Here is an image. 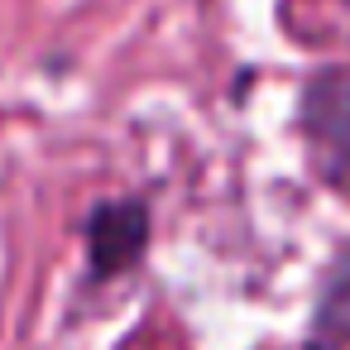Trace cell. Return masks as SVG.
<instances>
[{
    "label": "cell",
    "mask_w": 350,
    "mask_h": 350,
    "mask_svg": "<svg viewBox=\"0 0 350 350\" xmlns=\"http://www.w3.org/2000/svg\"><path fill=\"white\" fill-rule=\"evenodd\" d=\"M302 130L317 168L350 187V68H326L302 87Z\"/></svg>",
    "instance_id": "1"
},
{
    "label": "cell",
    "mask_w": 350,
    "mask_h": 350,
    "mask_svg": "<svg viewBox=\"0 0 350 350\" xmlns=\"http://www.w3.org/2000/svg\"><path fill=\"white\" fill-rule=\"evenodd\" d=\"M144 245H149V206L139 197L101 202L87 216V254H92L96 278H116V273L135 269Z\"/></svg>",
    "instance_id": "2"
},
{
    "label": "cell",
    "mask_w": 350,
    "mask_h": 350,
    "mask_svg": "<svg viewBox=\"0 0 350 350\" xmlns=\"http://www.w3.org/2000/svg\"><path fill=\"white\" fill-rule=\"evenodd\" d=\"M312 331H317V340H326V345H336V340L350 345V250L331 264V273H326V283H321Z\"/></svg>",
    "instance_id": "3"
},
{
    "label": "cell",
    "mask_w": 350,
    "mask_h": 350,
    "mask_svg": "<svg viewBox=\"0 0 350 350\" xmlns=\"http://www.w3.org/2000/svg\"><path fill=\"white\" fill-rule=\"evenodd\" d=\"M340 5H345V10H350V0H340Z\"/></svg>",
    "instance_id": "4"
}]
</instances>
